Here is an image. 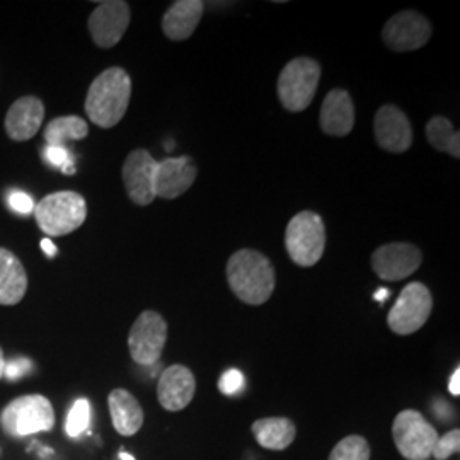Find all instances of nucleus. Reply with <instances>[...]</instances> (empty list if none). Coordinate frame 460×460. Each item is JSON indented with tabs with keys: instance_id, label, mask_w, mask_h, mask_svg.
<instances>
[{
	"instance_id": "1",
	"label": "nucleus",
	"mask_w": 460,
	"mask_h": 460,
	"mask_svg": "<svg viewBox=\"0 0 460 460\" xmlns=\"http://www.w3.org/2000/svg\"><path fill=\"white\" fill-rule=\"evenodd\" d=\"M132 98V79L121 66L99 74L85 98V113L99 128H113L127 113Z\"/></svg>"
},
{
	"instance_id": "2",
	"label": "nucleus",
	"mask_w": 460,
	"mask_h": 460,
	"mask_svg": "<svg viewBox=\"0 0 460 460\" xmlns=\"http://www.w3.org/2000/svg\"><path fill=\"white\" fill-rule=\"evenodd\" d=\"M230 290L249 305H263L275 292V268L254 249H241L227 263Z\"/></svg>"
},
{
	"instance_id": "3",
	"label": "nucleus",
	"mask_w": 460,
	"mask_h": 460,
	"mask_svg": "<svg viewBox=\"0 0 460 460\" xmlns=\"http://www.w3.org/2000/svg\"><path fill=\"white\" fill-rule=\"evenodd\" d=\"M38 227L49 237L66 235L79 229L87 217V205L83 195L75 191H57L43 198L34 207Z\"/></svg>"
},
{
	"instance_id": "4",
	"label": "nucleus",
	"mask_w": 460,
	"mask_h": 460,
	"mask_svg": "<svg viewBox=\"0 0 460 460\" xmlns=\"http://www.w3.org/2000/svg\"><path fill=\"white\" fill-rule=\"evenodd\" d=\"M285 247L296 266L311 268L319 263L326 249V227L323 218L309 210L298 212L287 226Z\"/></svg>"
},
{
	"instance_id": "5",
	"label": "nucleus",
	"mask_w": 460,
	"mask_h": 460,
	"mask_svg": "<svg viewBox=\"0 0 460 460\" xmlns=\"http://www.w3.org/2000/svg\"><path fill=\"white\" fill-rule=\"evenodd\" d=\"M0 427L11 437H28L55 427V411L45 395H21L0 414Z\"/></svg>"
},
{
	"instance_id": "6",
	"label": "nucleus",
	"mask_w": 460,
	"mask_h": 460,
	"mask_svg": "<svg viewBox=\"0 0 460 460\" xmlns=\"http://www.w3.org/2000/svg\"><path fill=\"white\" fill-rule=\"evenodd\" d=\"M321 79V66L313 58H294L279 74V98L285 110L298 113L311 106Z\"/></svg>"
},
{
	"instance_id": "7",
	"label": "nucleus",
	"mask_w": 460,
	"mask_h": 460,
	"mask_svg": "<svg viewBox=\"0 0 460 460\" xmlns=\"http://www.w3.org/2000/svg\"><path fill=\"white\" fill-rule=\"evenodd\" d=\"M397 452L406 460H428L440 435L420 411L406 410L395 416L393 425Z\"/></svg>"
},
{
	"instance_id": "8",
	"label": "nucleus",
	"mask_w": 460,
	"mask_h": 460,
	"mask_svg": "<svg viewBox=\"0 0 460 460\" xmlns=\"http://www.w3.org/2000/svg\"><path fill=\"white\" fill-rule=\"evenodd\" d=\"M433 309V298L427 287L412 281L404 287L387 315V324L399 336H408L427 324Z\"/></svg>"
},
{
	"instance_id": "9",
	"label": "nucleus",
	"mask_w": 460,
	"mask_h": 460,
	"mask_svg": "<svg viewBox=\"0 0 460 460\" xmlns=\"http://www.w3.org/2000/svg\"><path fill=\"white\" fill-rule=\"evenodd\" d=\"M167 341V323L155 311H144L137 317L130 329L128 348L133 362L138 365H154L159 362Z\"/></svg>"
},
{
	"instance_id": "10",
	"label": "nucleus",
	"mask_w": 460,
	"mask_h": 460,
	"mask_svg": "<svg viewBox=\"0 0 460 460\" xmlns=\"http://www.w3.org/2000/svg\"><path fill=\"white\" fill-rule=\"evenodd\" d=\"M431 38V24L427 17L416 11H402L391 17L384 30L382 40L393 51H414L425 47Z\"/></svg>"
},
{
	"instance_id": "11",
	"label": "nucleus",
	"mask_w": 460,
	"mask_h": 460,
	"mask_svg": "<svg viewBox=\"0 0 460 460\" xmlns=\"http://www.w3.org/2000/svg\"><path fill=\"white\" fill-rule=\"evenodd\" d=\"M130 24V5L121 0L101 2L89 17V31L99 49H113Z\"/></svg>"
},
{
	"instance_id": "12",
	"label": "nucleus",
	"mask_w": 460,
	"mask_h": 460,
	"mask_svg": "<svg viewBox=\"0 0 460 460\" xmlns=\"http://www.w3.org/2000/svg\"><path fill=\"white\" fill-rule=\"evenodd\" d=\"M421 261L423 254L420 247L410 243H391L378 247L372 254V270L378 279L399 281L416 273Z\"/></svg>"
},
{
	"instance_id": "13",
	"label": "nucleus",
	"mask_w": 460,
	"mask_h": 460,
	"mask_svg": "<svg viewBox=\"0 0 460 460\" xmlns=\"http://www.w3.org/2000/svg\"><path fill=\"white\" fill-rule=\"evenodd\" d=\"M155 169H157V161L146 148H137L128 154L121 174H123L125 190L135 205L147 207L155 199V191H154Z\"/></svg>"
},
{
	"instance_id": "14",
	"label": "nucleus",
	"mask_w": 460,
	"mask_h": 460,
	"mask_svg": "<svg viewBox=\"0 0 460 460\" xmlns=\"http://www.w3.org/2000/svg\"><path fill=\"white\" fill-rule=\"evenodd\" d=\"M197 165L188 155L169 157L163 163H157L154 174V191L155 198L174 199L184 195L197 180Z\"/></svg>"
},
{
	"instance_id": "15",
	"label": "nucleus",
	"mask_w": 460,
	"mask_h": 460,
	"mask_svg": "<svg viewBox=\"0 0 460 460\" xmlns=\"http://www.w3.org/2000/svg\"><path fill=\"white\" fill-rule=\"evenodd\" d=\"M197 393V378L184 365L167 367L157 384V397L165 411L176 412L188 408Z\"/></svg>"
},
{
	"instance_id": "16",
	"label": "nucleus",
	"mask_w": 460,
	"mask_h": 460,
	"mask_svg": "<svg viewBox=\"0 0 460 460\" xmlns=\"http://www.w3.org/2000/svg\"><path fill=\"white\" fill-rule=\"evenodd\" d=\"M374 132L377 138L378 147L402 154L412 144V128L408 116L404 115L397 106L385 104L382 106L374 119Z\"/></svg>"
},
{
	"instance_id": "17",
	"label": "nucleus",
	"mask_w": 460,
	"mask_h": 460,
	"mask_svg": "<svg viewBox=\"0 0 460 460\" xmlns=\"http://www.w3.org/2000/svg\"><path fill=\"white\" fill-rule=\"evenodd\" d=\"M45 118L41 99L24 96L17 99L5 115V132L14 142H26L40 132Z\"/></svg>"
},
{
	"instance_id": "18",
	"label": "nucleus",
	"mask_w": 460,
	"mask_h": 460,
	"mask_svg": "<svg viewBox=\"0 0 460 460\" xmlns=\"http://www.w3.org/2000/svg\"><path fill=\"white\" fill-rule=\"evenodd\" d=\"M355 127V104L345 89H332L323 101L321 128L331 137H346Z\"/></svg>"
},
{
	"instance_id": "19",
	"label": "nucleus",
	"mask_w": 460,
	"mask_h": 460,
	"mask_svg": "<svg viewBox=\"0 0 460 460\" xmlns=\"http://www.w3.org/2000/svg\"><path fill=\"white\" fill-rule=\"evenodd\" d=\"M203 11L205 4L201 0L174 2L163 17V31L172 41L188 40L195 33L203 16Z\"/></svg>"
},
{
	"instance_id": "20",
	"label": "nucleus",
	"mask_w": 460,
	"mask_h": 460,
	"mask_svg": "<svg viewBox=\"0 0 460 460\" xmlns=\"http://www.w3.org/2000/svg\"><path fill=\"white\" fill-rule=\"evenodd\" d=\"M111 421L121 437H133L144 425V410L127 389H115L108 395Z\"/></svg>"
},
{
	"instance_id": "21",
	"label": "nucleus",
	"mask_w": 460,
	"mask_h": 460,
	"mask_svg": "<svg viewBox=\"0 0 460 460\" xmlns=\"http://www.w3.org/2000/svg\"><path fill=\"white\" fill-rule=\"evenodd\" d=\"M28 290V275L14 252L0 247V305H16Z\"/></svg>"
},
{
	"instance_id": "22",
	"label": "nucleus",
	"mask_w": 460,
	"mask_h": 460,
	"mask_svg": "<svg viewBox=\"0 0 460 460\" xmlns=\"http://www.w3.org/2000/svg\"><path fill=\"white\" fill-rule=\"evenodd\" d=\"M256 442L268 450H285L294 444L296 428L288 418H263L252 423Z\"/></svg>"
},
{
	"instance_id": "23",
	"label": "nucleus",
	"mask_w": 460,
	"mask_h": 460,
	"mask_svg": "<svg viewBox=\"0 0 460 460\" xmlns=\"http://www.w3.org/2000/svg\"><path fill=\"white\" fill-rule=\"evenodd\" d=\"M43 135H45L47 146L68 150L66 144L85 138L89 135V127L81 116H60L49 121Z\"/></svg>"
},
{
	"instance_id": "24",
	"label": "nucleus",
	"mask_w": 460,
	"mask_h": 460,
	"mask_svg": "<svg viewBox=\"0 0 460 460\" xmlns=\"http://www.w3.org/2000/svg\"><path fill=\"white\" fill-rule=\"evenodd\" d=\"M427 137L431 147L459 159L460 133L445 116H433L428 121Z\"/></svg>"
},
{
	"instance_id": "25",
	"label": "nucleus",
	"mask_w": 460,
	"mask_h": 460,
	"mask_svg": "<svg viewBox=\"0 0 460 460\" xmlns=\"http://www.w3.org/2000/svg\"><path fill=\"white\" fill-rule=\"evenodd\" d=\"M329 460H370V445L360 435H349L331 450Z\"/></svg>"
},
{
	"instance_id": "26",
	"label": "nucleus",
	"mask_w": 460,
	"mask_h": 460,
	"mask_svg": "<svg viewBox=\"0 0 460 460\" xmlns=\"http://www.w3.org/2000/svg\"><path fill=\"white\" fill-rule=\"evenodd\" d=\"M89 420H91V406L85 399L75 401V404L72 406V410L68 411L66 416V431L68 437L77 438L79 435H83L89 428Z\"/></svg>"
},
{
	"instance_id": "27",
	"label": "nucleus",
	"mask_w": 460,
	"mask_h": 460,
	"mask_svg": "<svg viewBox=\"0 0 460 460\" xmlns=\"http://www.w3.org/2000/svg\"><path fill=\"white\" fill-rule=\"evenodd\" d=\"M460 450V431L459 429H452L448 433H445L444 437L438 438V442L433 448L431 457L437 460H447L452 457L454 454H459Z\"/></svg>"
},
{
	"instance_id": "28",
	"label": "nucleus",
	"mask_w": 460,
	"mask_h": 460,
	"mask_svg": "<svg viewBox=\"0 0 460 460\" xmlns=\"http://www.w3.org/2000/svg\"><path fill=\"white\" fill-rule=\"evenodd\" d=\"M43 155H45V159L49 161V164L60 167L62 172L66 174V176H74L75 174L74 159H72V155H70V152L66 148L47 146L45 150H43Z\"/></svg>"
},
{
	"instance_id": "29",
	"label": "nucleus",
	"mask_w": 460,
	"mask_h": 460,
	"mask_svg": "<svg viewBox=\"0 0 460 460\" xmlns=\"http://www.w3.org/2000/svg\"><path fill=\"white\" fill-rule=\"evenodd\" d=\"M244 385H246L244 376L239 370H235V368L227 370L218 380V389H220L222 394L226 395H234L241 393L244 389Z\"/></svg>"
},
{
	"instance_id": "30",
	"label": "nucleus",
	"mask_w": 460,
	"mask_h": 460,
	"mask_svg": "<svg viewBox=\"0 0 460 460\" xmlns=\"http://www.w3.org/2000/svg\"><path fill=\"white\" fill-rule=\"evenodd\" d=\"M30 368H31L30 360L14 358V360L5 362V365H4V377L9 378V380H16V378L26 376L30 372Z\"/></svg>"
},
{
	"instance_id": "31",
	"label": "nucleus",
	"mask_w": 460,
	"mask_h": 460,
	"mask_svg": "<svg viewBox=\"0 0 460 460\" xmlns=\"http://www.w3.org/2000/svg\"><path fill=\"white\" fill-rule=\"evenodd\" d=\"M11 207L16 210L17 214L28 215L33 214L34 203L30 195L22 193V191H14L9 198Z\"/></svg>"
},
{
	"instance_id": "32",
	"label": "nucleus",
	"mask_w": 460,
	"mask_h": 460,
	"mask_svg": "<svg viewBox=\"0 0 460 460\" xmlns=\"http://www.w3.org/2000/svg\"><path fill=\"white\" fill-rule=\"evenodd\" d=\"M448 391H450V394L460 395V368L457 367L456 370H454V374H452V377H450V382H448Z\"/></svg>"
},
{
	"instance_id": "33",
	"label": "nucleus",
	"mask_w": 460,
	"mask_h": 460,
	"mask_svg": "<svg viewBox=\"0 0 460 460\" xmlns=\"http://www.w3.org/2000/svg\"><path fill=\"white\" fill-rule=\"evenodd\" d=\"M41 249L47 252V256H49V258H53V256L57 254V246L49 241V237L41 241Z\"/></svg>"
},
{
	"instance_id": "34",
	"label": "nucleus",
	"mask_w": 460,
	"mask_h": 460,
	"mask_svg": "<svg viewBox=\"0 0 460 460\" xmlns=\"http://www.w3.org/2000/svg\"><path fill=\"white\" fill-rule=\"evenodd\" d=\"M387 296H389V290H385V288H380L377 294H376V300L382 302V300H385Z\"/></svg>"
},
{
	"instance_id": "35",
	"label": "nucleus",
	"mask_w": 460,
	"mask_h": 460,
	"mask_svg": "<svg viewBox=\"0 0 460 460\" xmlns=\"http://www.w3.org/2000/svg\"><path fill=\"white\" fill-rule=\"evenodd\" d=\"M4 365H5L4 351H2V348H0V378L4 377Z\"/></svg>"
},
{
	"instance_id": "36",
	"label": "nucleus",
	"mask_w": 460,
	"mask_h": 460,
	"mask_svg": "<svg viewBox=\"0 0 460 460\" xmlns=\"http://www.w3.org/2000/svg\"><path fill=\"white\" fill-rule=\"evenodd\" d=\"M119 459H121V460H135V459H133V456H130V454H127V452H121V454H119Z\"/></svg>"
}]
</instances>
